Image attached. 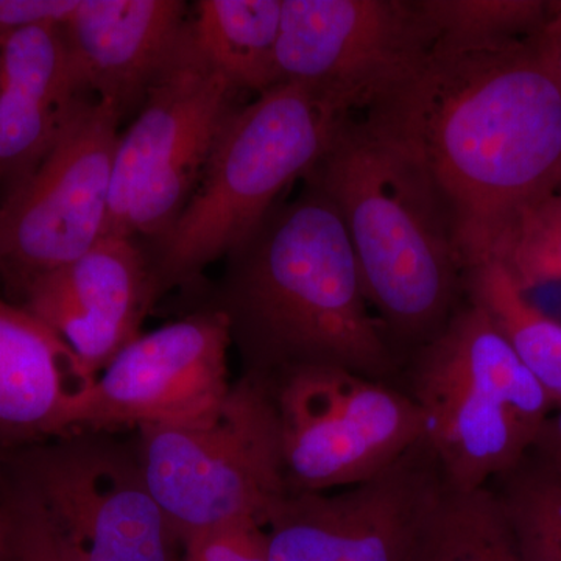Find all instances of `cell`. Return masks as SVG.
Wrapping results in <instances>:
<instances>
[{"label": "cell", "instance_id": "cell-4", "mask_svg": "<svg viewBox=\"0 0 561 561\" xmlns=\"http://www.w3.org/2000/svg\"><path fill=\"white\" fill-rule=\"evenodd\" d=\"M348 116L330 94L298 81L236 110L197 190L149 260L158 297L249 241L284 187L316 169Z\"/></svg>", "mask_w": 561, "mask_h": 561}, {"label": "cell", "instance_id": "cell-21", "mask_svg": "<svg viewBox=\"0 0 561 561\" xmlns=\"http://www.w3.org/2000/svg\"><path fill=\"white\" fill-rule=\"evenodd\" d=\"M493 482L519 559L561 561L560 472L529 453Z\"/></svg>", "mask_w": 561, "mask_h": 561}, {"label": "cell", "instance_id": "cell-24", "mask_svg": "<svg viewBox=\"0 0 561 561\" xmlns=\"http://www.w3.org/2000/svg\"><path fill=\"white\" fill-rule=\"evenodd\" d=\"M181 561H268L267 529L242 522L195 535L183 542Z\"/></svg>", "mask_w": 561, "mask_h": 561}, {"label": "cell", "instance_id": "cell-26", "mask_svg": "<svg viewBox=\"0 0 561 561\" xmlns=\"http://www.w3.org/2000/svg\"><path fill=\"white\" fill-rule=\"evenodd\" d=\"M80 0H0V44L41 25H65Z\"/></svg>", "mask_w": 561, "mask_h": 561}, {"label": "cell", "instance_id": "cell-29", "mask_svg": "<svg viewBox=\"0 0 561 561\" xmlns=\"http://www.w3.org/2000/svg\"><path fill=\"white\" fill-rule=\"evenodd\" d=\"M548 33L553 46V62H556L557 80L561 88V0L552 2V13L548 22Z\"/></svg>", "mask_w": 561, "mask_h": 561}, {"label": "cell", "instance_id": "cell-5", "mask_svg": "<svg viewBox=\"0 0 561 561\" xmlns=\"http://www.w3.org/2000/svg\"><path fill=\"white\" fill-rule=\"evenodd\" d=\"M405 393L457 490L483 489L530 453L552 401L489 317L468 302L416 350Z\"/></svg>", "mask_w": 561, "mask_h": 561}, {"label": "cell", "instance_id": "cell-18", "mask_svg": "<svg viewBox=\"0 0 561 561\" xmlns=\"http://www.w3.org/2000/svg\"><path fill=\"white\" fill-rule=\"evenodd\" d=\"M280 18L283 0H201L190 21L192 46L236 90L262 94L284 81Z\"/></svg>", "mask_w": 561, "mask_h": 561}, {"label": "cell", "instance_id": "cell-25", "mask_svg": "<svg viewBox=\"0 0 561 561\" xmlns=\"http://www.w3.org/2000/svg\"><path fill=\"white\" fill-rule=\"evenodd\" d=\"M5 482L14 512L13 551L10 561H69L31 502L22 497L7 479Z\"/></svg>", "mask_w": 561, "mask_h": 561}, {"label": "cell", "instance_id": "cell-30", "mask_svg": "<svg viewBox=\"0 0 561 561\" xmlns=\"http://www.w3.org/2000/svg\"><path fill=\"white\" fill-rule=\"evenodd\" d=\"M557 194H561V179H560L559 187H557Z\"/></svg>", "mask_w": 561, "mask_h": 561}, {"label": "cell", "instance_id": "cell-12", "mask_svg": "<svg viewBox=\"0 0 561 561\" xmlns=\"http://www.w3.org/2000/svg\"><path fill=\"white\" fill-rule=\"evenodd\" d=\"M230 348L227 319L208 306L140 334L98 376L73 431L116 432L208 419L230 393Z\"/></svg>", "mask_w": 561, "mask_h": 561}, {"label": "cell", "instance_id": "cell-11", "mask_svg": "<svg viewBox=\"0 0 561 561\" xmlns=\"http://www.w3.org/2000/svg\"><path fill=\"white\" fill-rule=\"evenodd\" d=\"M416 2L283 0L278 65L284 81L327 92L346 110L370 108L430 54Z\"/></svg>", "mask_w": 561, "mask_h": 561}, {"label": "cell", "instance_id": "cell-16", "mask_svg": "<svg viewBox=\"0 0 561 561\" xmlns=\"http://www.w3.org/2000/svg\"><path fill=\"white\" fill-rule=\"evenodd\" d=\"M95 379L38 317L0 298V454L72 432Z\"/></svg>", "mask_w": 561, "mask_h": 561}, {"label": "cell", "instance_id": "cell-20", "mask_svg": "<svg viewBox=\"0 0 561 561\" xmlns=\"http://www.w3.org/2000/svg\"><path fill=\"white\" fill-rule=\"evenodd\" d=\"M404 561H522L490 485L463 491L443 485L413 535Z\"/></svg>", "mask_w": 561, "mask_h": 561}, {"label": "cell", "instance_id": "cell-14", "mask_svg": "<svg viewBox=\"0 0 561 561\" xmlns=\"http://www.w3.org/2000/svg\"><path fill=\"white\" fill-rule=\"evenodd\" d=\"M149 257L105 236L79 260L33 283L20 302L68 343L94 378L140 335L158 300Z\"/></svg>", "mask_w": 561, "mask_h": 561}, {"label": "cell", "instance_id": "cell-28", "mask_svg": "<svg viewBox=\"0 0 561 561\" xmlns=\"http://www.w3.org/2000/svg\"><path fill=\"white\" fill-rule=\"evenodd\" d=\"M14 512L13 504L0 468V561H10L13 551Z\"/></svg>", "mask_w": 561, "mask_h": 561}, {"label": "cell", "instance_id": "cell-6", "mask_svg": "<svg viewBox=\"0 0 561 561\" xmlns=\"http://www.w3.org/2000/svg\"><path fill=\"white\" fill-rule=\"evenodd\" d=\"M149 489L181 545L242 522L267 527L289 496L271 389L249 376L232 382L208 419L135 432Z\"/></svg>", "mask_w": 561, "mask_h": 561}, {"label": "cell", "instance_id": "cell-17", "mask_svg": "<svg viewBox=\"0 0 561 561\" xmlns=\"http://www.w3.org/2000/svg\"><path fill=\"white\" fill-rule=\"evenodd\" d=\"M87 92L62 25L27 28L0 44V181L14 186L35 171Z\"/></svg>", "mask_w": 561, "mask_h": 561}, {"label": "cell", "instance_id": "cell-27", "mask_svg": "<svg viewBox=\"0 0 561 561\" xmlns=\"http://www.w3.org/2000/svg\"><path fill=\"white\" fill-rule=\"evenodd\" d=\"M530 454L561 474V408L542 424Z\"/></svg>", "mask_w": 561, "mask_h": 561}, {"label": "cell", "instance_id": "cell-22", "mask_svg": "<svg viewBox=\"0 0 561 561\" xmlns=\"http://www.w3.org/2000/svg\"><path fill=\"white\" fill-rule=\"evenodd\" d=\"M434 44L482 46L529 38L548 24L551 0H419Z\"/></svg>", "mask_w": 561, "mask_h": 561}, {"label": "cell", "instance_id": "cell-3", "mask_svg": "<svg viewBox=\"0 0 561 561\" xmlns=\"http://www.w3.org/2000/svg\"><path fill=\"white\" fill-rule=\"evenodd\" d=\"M308 179L341 214L387 335L421 348L459 309L465 275L437 187L368 117L342 122Z\"/></svg>", "mask_w": 561, "mask_h": 561}, {"label": "cell", "instance_id": "cell-13", "mask_svg": "<svg viewBox=\"0 0 561 561\" xmlns=\"http://www.w3.org/2000/svg\"><path fill=\"white\" fill-rule=\"evenodd\" d=\"M445 485L426 440L339 493L289 494L268 519V561H404Z\"/></svg>", "mask_w": 561, "mask_h": 561}, {"label": "cell", "instance_id": "cell-7", "mask_svg": "<svg viewBox=\"0 0 561 561\" xmlns=\"http://www.w3.org/2000/svg\"><path fill=\"white\" fill-rule=\"evenodd\" d=\"M0 468L69 561H181L183 545L149 489L135 435L72 431L0 454Z\"/></svg>", "mask_w": 561, "mask_h": 561}, {"label": "cell", "instance_id": "cell-15", "mask_svg": "<svg viewBox=\"0 0 561 561\" xmlns=\"http://www.w3.org/2000/svg\"><path fill=\"white\" fill-rule=\"evenodd\" d=\"M186 11L181 0H80L62 33L88 92L122 117L142 106L186 39Z\"/></svg>", "mask_w": 561, "mask_h": 561}, {"label": "cell", "instance_id": "cell-1", "mask_svg": "<svg viewBox=\"0 0 561 561\" xmlns=\"http://www.w3.org/2000/svg\"><path fill=\"white\" fill-rule=\"evenodd\" d=\"M367 111L437 187L465 271L559 187L561 88L548 24L505 43L432 44L419 69Z\"/></svg>", "mask_w": 561, "mask_h": 561}, {"label": "cell", "instance_id": "cell-23", "mask_svg": "<svg viewBox=\"0 0 561 561\" xmlns=\"http://www.w3.org/2000/svg\"><path fill=\"white\" fill-rule=\"evenodd\" d=\"M490 257L504 264L526 295L561 287V194L524 210Z\"/></svg>", "mask_w": 561, "mask_h": 561}, {"label": "cell", "instance_id": "cell-10", "mask_svg": "<svg viewBox=\"0 0 561 561\" xmlns=\"http://www.w3.org/2000/svg\"><path fill=\"white\" fill-rule=\"evenodd\" d=\"M122 116L103 101L77 110L31 175L0 205V280L11 302L105 236Z\"/></svg>", "mask_w": 561, "mask_h": 561}, {"label": "cell", "instance_id": "cell-19", "mask_svg": "<svg viewBox=\"0 0 561 561\" xmlns=\"http://www.w3.org/2000/svg\"><path fill=\"white\" fill-rule=\"evenodd\" d=\"M465 289L516 356L561 408V321L524 295L502 262L489 257L465 271Z\"/></svg>", "mask_w": 561, "mask_h": 561}, {"label": "cell", "instance_id": "cell-9", "mask_svg": "<svg viewBox=\"0 0 561 561\" xmlns=\"http://www.w3.org/2000/svg\"><path fill=\"white\" fill-rule=\"evenodd\" d=\"M268 389L289 494L368 482L424 438L419 405L393 383L337 368H305Z\"/></svg>", "mask_w": 561, "mask_h": 561}, {"label": "cell", "instance_id": "cell-2", "mask_svg": "<svg viewBox=\"0 0 561 561\" xmlns=\"http://www.w3.org/2000/svg\"><path fill=\"white\" fill-rule=\"evenodd\" d=\"M206 306L227 319L242 376L264 386L305 368L386 383L400 370L386 328L371 316L341 214L312 183L228 254Z\"/></svg>", "mask_w": 561, "mask_h": 561}, {"label": "cell", "instance_id": "cell-8", "mask_svg": "<svg viewBox=\"0 0 561 561\" xmlns=\"http://www.w3.org/2000/svg\"><path fill=\"white\" fill-rule=\"evenodd\" d=\"M238 90L186 39L153 84L114 157L105 236L160 241L186 208ZM103 236V238H105Z\"/></svg>", "mask_w": 561, "mask_h": 561}]
</instances>
